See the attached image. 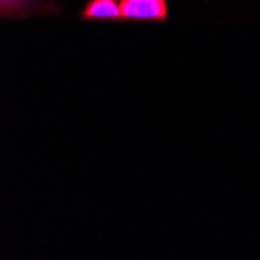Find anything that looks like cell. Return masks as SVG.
<instances>
[{"mask_svg": "<svg viewBox=\"0 0 260 260\" xmlns=\"http://www.w3.org/2000/svg\"><path fill=\"white\" fill-rule=\"evenodd\" d=\"M119 4L125 20H165L169 14L165 0H120Z\"/></svg>", "mask_w": 260, "mask_h": 260, "instance_id": "cell-1", "label": "cell"}, {"mask_svg": "<svg viewBox=\"0 0 260 260\" xmlns=\"http://www.w3.org/2000/svg\"><path fill=\"white\" fill-rule=\"evenodd\" d=\"M83 17L87 20H99V19L117 20V19H122L120 4H117V0H90L84 8Z\"/></svg>", "mask_w": 260, "mask_h": 260, "instance_id": "cell-2", "label": "cell"}, {"mask_svg": "<svg viewBox=\"0 0 260 260\" xmlns=\"http://www.w3.org/2000/svg\"><path fill=\"white\" fill-rule=\"evenodd\" d=\"M22 2H23V0H2V10H4V13H7L8 10L13 11L17 7H20Z\"/></svg>", "mask_w": 260, "mask_h": 260, "instance_id": "cell-3", "label": "cell"}]
</instances>
